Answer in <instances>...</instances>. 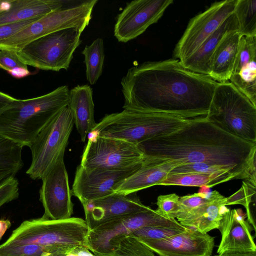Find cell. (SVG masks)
Segmentation results:
<instances>
[{
	"label": "cell",
	"mask_w": 256,
	"mask_h": 256,
	"mask_svg": "<svg viewBox=\"0 0 256 256\" xmlns=\"http://www.w3.org/2000/svg\"><path fill=\"white\" fill-rule=\"evenodd\" d=\"M120 83L124 109L199 116H208L218 84L174 58L131 67Z\"/></svg>",
	"instance_id": "obj_1"
},
{
	"label": "cell",
	"mask_w": 256,
	"mask_h": 256,
	"mask_svg": "<svg viewBox=\"0 0 256 256\" xmlns=\"http://www.w3.org/2000/svg\"><path fill=\"white\" fill-rule=\"evenodd\" d=\"M137 146L144 156L170 160L177 166L205 163L223 168L256 186V143L231 134L207 118Z\"/></svg>",
	"instance_id": "obj_2"
},
{
	"label": "cell",
	"mask_w": 256,
	"mask_h": 256,
	"mask_svg": "<svg viewBox=\"0 0 256 256\" xmlns=\"http://www.w3.org/2000/svg\"><path fill=\"white\" fill-rule=\"evenodd\" d=\"M207 116L124 109L106 115L91 133L138 144L147 140L176 132Z\"/></svg>",
	"instance_id": "obj_3"
},
{
	"label": "cell",
	"mask_w": 256,
	"mask_h": 256,
	"mask_svg": "<svg viewBox=\"0 0 256 256\" xmlns=\"http://www.w3.org/2000/svg\"><path fill=\"white\" fill-rule=\"evenodd\" d=\"M70 92L62 86L38 97L16 99L0 113V136L30 147L51 119L68 105Z\"/></svg>",
	"instance_id": "obj_4"
},
{
	"label": "cell",
	"mask_w": 256,
	"mask_h": 256,
	"mask_svg": "<svg viewBox=\"0 0 256 256\" xmlns=\"http://www.w3.org/2000/svg\"><path fill=\"white\" fill-rule=\"evenodd\" d=\"M88 232L85 220L81 218L52 220L40 218L23 222L1 245L36 244L68 253L76 246H86Z\"/></svg>",
	"instance_id": "obj_5"
},
{
	"label": "cell",
	"mask_w": 256,
	"mask_h": 256,
	"mask_svg": "<svg viewBox=\"0 0 256 256\" xmlns=\"http://www.w3.org/2000/svg\"><path fill=\"white\" fill-rule=\"evenodd\" d=\"M207 119L231 134L256 143V106L230 81L218 82Z\"/></svg>",
	"instance_id": "obj_6"
},
{
	"label": "cell",
	"mask_w": 256,
	"mask_h": 256,
	"mask_svg": "<svg viewBox=\"0 0 256 256\" xmlns=\"http://www.w3.org/2000/svg\"><path fill=\"white\" fill-rule=\"evenodd\" d=\"M74 125L68 106L59 111L38 134L30 146L32 162L26 173L32 180H42L64 158Z\"/></svg>",
	"instance_id": "obj_7"
},
{
	"label": "cell",
	"mask_w": 256,
	"mask_h": 256,
	"mask_svg": "<svg viewBox=\"0 0 256 256\" xmlns=\"http://www.w3.org/2000/svg\"><path fill=\"white\" fill-rule=\"evenodd\" d=\"M84 30L70 28L40 37L16 52L24 64L44 70H67Z\"/></svg>",
	"instance_id": "obj_8"
},
{
	"label": "cell",
	"mask_w": 256,
	"mask_h": 256,
	"mask_svg": "<svg viewBox=\"0 0 256 256\" xmlns=\"http://www.w3.org/2000/svg\"><path fill=\"white\" fill-rule=\"evenodd\" d=\"M146 226H183L176 220L162 216L148 206L146 210L118 217L89 230L86 246L96 256H110L124 238Z\"/></svg>",
	"instance_id": "obj_9"
},
{
	"label": "cell",
	"mask_w": 256,
	"mask_h": 256,
	"mask_svg": "<svg viewBox=\"0 0 256 256\" xmlns=\"http://www.w3.org/2000/svg\"><path fill=\"white\" fill-rule=\"evenodd\" d=\"M96 0L84 1L68 8L52 12L0 42V50L17 52L30 42L49 34L64 28L88 25Z\"/></svg>",
	"instance_id": "obj_10"
},
{
	"label": "cell",
	"mask_w": 256,
	"mask_h": 256,
	"mask_svg": "<svg viewBox=\"0 0 256 256\" xmlns=\"http://www.w3.org/2000/svg\"><path fill=\"white\" fill-rule=\"evenodd\" d=\"M144 159V154L136 144L95 136L89 138L80 165L86 168L122 170L139 164Z\"/></svg>",
	"instance_id": "obj_11"
},
{
	"label": "cell",
	"mask_w": 256,
	"mask_h": 256,
	"mask_svg": "<svg viewBox=\"0 0 256 256\" xmlns=\"http://www.w3.org/2000/svg\"><path fill=\"white\" fill-rule=\"evenodd\" d=\"M236 0L216 2L204 12L191 18L174 48V58L182 62L193 54L222 22L234 12Z\"/></svg>",
	"instance_id": "obj_12"
},
{
	"label": "cell",
	"mask_w": 256,
	"mask_h": 256,
	"mask_svg": "<svg viewBox=\"0 0 256 256\" xmlns=\"http://www.w3.org/2000/svg\"><path fill=\"white\" fill-rule=\"evenodd\" d=\"M122 170L86 168L79 165L72 186V194L82 205L89 201L114 193L118 186L141 166Z\"/></svg>",
	"instance_id": "obj_13"
},
{
	"label": "cell",
	"mask_w": 256,
	"mask_h": 256,
	"mask_svg": "<svg viewBox=\"0 0 256 256\" xmlns=\"http://www.w3.org/2000/svg\"><path fill=\"white\" fill-rule=\"evenodd\" d=\"M173 2V0H136L127 2L117 16L114 36L122 42L136 38L157 22Z\"/></svg>",
	"instance_id": "obj_14"
},
{
	"label": "cell",
	"mask_w": 256,
	"mask_h": 256,
	"mask_svg": "<svg viewBox=\"0 0 256 256\" xmlns=\"http://www.w3.org/2000/svg\"><path fill=\"white\" fill-rule=\"evenodd\" d=\"M42 180L40 200L44 208V214L42 218L52 220L71 218L74 204L64 158L60 160Z\"/></svg>",
	"instance_id": "obj_15"
},
{
	"label": "cell",
	"mask_w": 256,
	"mask_h": 256,
	"mask_svg": "<svg viewBox=\"0 0 256 256\" xmlns=\"http://www.w3.org/2000/svg\"><path fill=\"white\" fill-rule=\"evenodd\" d=\"M214 239L207 233L186 228L166 238L140 240L160 256H211Z\"/></svg>",
	"instance_id": "obj_16"
},
{
	"label": "cell",
	"mask_w": 256,
	"mask_h": 256,
	"mask_svg": "<svg viewBox=\"0 0 256 256\" xmlns=\"http://www.w3.org/2000/svg\"><path fill=\"white\" fill-rule=\"evenodd\" d=\"M82 206L89 230L118 217L148 208L142 204L136 192L128 194L114 193L89 201Z\"/></svg>",
	"instance_id": "obj_17"
},
{
	"label": "cell",
	"mask_w": 256,
	"mask_h": 256,
	"mask_svg": "<svg viewBox=\"0 0 256 256\" xmlns=\"http://www.w3.org/2000/svg\"><path fill=\"white\" fill-rule=\"evenodd\" d=\"M229 81L256 106V36L241 35Z\"/></svg>",
	"instance_id": "obj_18"
},
{
	"label": "cell",
	"mask_w": 256,
	"mask_h": 256,
	"mask_svg": "<svg viewBox=\"0 0 256 256\" xmlns=\"http://www.w3.org/2000/svg\"><path fill=\"white\" fill-rule=\"evenodd\" d=\"M245 218L240 208L230 210L224 216L218 228L222 236L218 254L226 251H256L252 228Z\"/></svg>",
	"instance_id": "obj_19"
},
{
	"label": "cell",
	"mask_w": 256,
	"mask_h": 256,
	"mask_svg": "<svg viewBox=\"0 0 256 256\" xmlns=\"http://www.w3.org/2000/svg\"><path fill=\"white\" fill-rule=\"evenodd\" d=\"M176 166L172 160L144 156L141 166L118 186L114 193L128 194L159 185Z\"/></svg>",
	"instance_id": "obj_20"
},
{
	"label": "cell",
	"mask_w": 256,
	"mask_h": 256,
	"mask_svg": "<svg viewBox=\"0 0 256 256\" xmlns=\"http://www.w3.org/2000/svg\"><path fill=\"white\" fill-rule=\"evenodd\" d=\"M238 31V24L234 12L230 14L200 45L183 62L187 69L198 74L209 75L212 55L222 38L228 33Z\"/></svg>",
	"instance_id": "obj_21"
},
{
	"label": "cell",
	"mask_w": 256,
	"mask_h": 256,
	"mask_svg": "<svg viewBox=\"0 0 256 256\" xmlns=\"http://www.w3.org/2000/svg\"><path fill=\"white\" fill-rule=\"evenodd\" d=\"M68 106L81 140L84 142L96 124L94 118V106L91 87L87 84L78 85L71 89Z\"/></svg>",
	"instance_id": "obj_22"
},
{
	"label": "cell",
	"mask_w": 256,
	"mask_h": 256,
	"mask_svg": "<svg viewBox=\"0 0 256 256\" xmlns=\"http://www.w3.org/2000/svg\"><path fill=\"white\" fill-rule=\"evenodd\" d=\"M226 198L217 191L192 215L178 222L186 228L203 233L218 228L223 217L230 210L226 206Z\"/></svg>",
	"instance_id": "obj_23"
},
{
	"label": "cell",
	"mask_w": 256,
	"mask_h": 256,
	"mask_svg": "<svg viewBox=\"0 0 256 256\" xmlns=\"http://www.w3.org/2000/svg\"><path fill=\"white\" fill-rule=\"evenodd\" d=\"M240 36L238 31L230 32L222 38L216 49L208 75L214 81L219 83L229 81Z\"/></svg>",
	"instance_id": "obj_24"
},
{
	"label": "cell",
	"mask_w": 256,
	"mask_h": 256,
	"mask_svg": "<svg viewBox=\"0 0 256 256\" xmlns=\"http://www.w3.org/2000/svg\"><path fill=\"white\" fill-rule=\"evenodd\" d=\"M61 0H12L10 8L0 13V25L43 16L63 8Z\"/></svg>",
	"instance_id": "obj_25"
},
{
	"label": "cell",
	"mask_w": 256,
	"mask_h": 256,
	"mask_svg": "<svg viewBox=\"0 0 256 256\" xmlns=\"http://www.w3.org/2000/svg\"><path fill=\"white\" fill-rule=\"evenodd\" d=\"M234 179H236V176L228 172L218 174L196 173L183 174H170L159 185L200 187L203 186H208L212 188L219 184Z\"/></svg>",
	"instance_id": "obj_26"
},
{
	"label": "cell",
	"mask_w": 256,
	"mask_h": 256,
	"mask_svg": "<svg viewBox=\"0 0 256 256\" xmlns=\"http://www.w3.org/2000/svg\"><path fill=\"white\" fill-rule=\"evenodd\" d=\"M84 56L86 78L90 84H94L101 76L104 60V41L97 38L82 52Z\"/></svg>",
	"instance_id": "obj_27"
},
{
	"label": "cell",
	"mask_w": 256,
	"mask_h": 256,
	"mask_svg": "<svg viewBox=\"0 0 256 256\" xmlns=\"http://www.w3.org/2000/svg\"><path fill=\"white\" fill-rule=\"evenodd\" d=\"M234 12L240 34L256 36V0H237Z\"/></svg>",
	"instance_id": "obj_28"
},
{
	"label": "cell",
	"mask_w": 256,
	"mask_h": 256,
	"mask_svg": "<svg viewBox=\"0 0 256 256\" xmlns=\"http://www.w3.org/2000/svg\"><path fill=\"white\" fill-rule=\"evenodd\" d=\"M66 254L36 244H26L10 246L0 245V256H46Z\"/></svg>",
	"instance_id": "obj_29"
},
{
	"label": "cell",
	"mask_w": 256,
	"mask_h": 256,
	"mask_svg": "<svg viewBox=\"0 0 256 256\" xmlns=\"http://www.w3.org/2000/svg\"><path fill=\"white\" fill-rule=\"evenodd\" d=\"M187 228L146 226L133 231L129 236L139 240H158L167 238L184 231Z\"/></svg>",
	"instance_id": "obj_30"
},
{
	"label": "cell",
	"mask_w": 256,
	"mask_h": 256,
	"mask_svg": "<svg viewBox=\"0 0 256 256\" xmlns=\"http://www.w3.org/2000/svg\"><path fill=\"white\" fill-rule=\"evenodd\" d=\"M110 256H156L154 252L138 238L128 236Z\"/></svg>",
	"instance_id": "obj_31"
},
{
	"label": "cell",
	"mask_w": 256,
	"mask_h": 256,
	"mask_svg": "<svg viewBox=\"0 0 256 256\" xmlns=\"http://www.w3.org/2000/svg\"><path fill=\"white\" fill-rule=\"evenodd\" d=\"M256 188H254L243 182L240 188L236 192L226 198V206L241 204L246 210L248 222L252 224L256 230V224L250 210V204L252 202L253 196H255Z\"/></svg>",
	"instance_id": "obj_32"
},
{
	"label": "cell",
	"mask_w": 256,
	"mask_h": 256,
	"mask_svg": "<svg viewBox=\"0 0 256 256\" xmlns=\"http://www.w3.org/2000/svg\"><path fill=\"white\" fill-rule=\"evenodd\" d=\"M228 172L234 175L229 170L214 165L205 163L188 164L174 167L170 172V174H183L196 173L218 174Z\"/></svg>",
	"instance_id": "obj_33"
},
{
	"label": "cell",
	"mask_w": 256,
	"mask_h": 256,
	"mask_svg": "<svg viewBox=\"0 0 256 256\" xmlns=\"http://www.w3.org/2000/svg\"><path fill=\"white\" fill-rule=\"evenodd\" d=\"M180 198L176 194L158 196L156 202L158 208L155 210L164 217L174 219V215L179 208Z\"/></svg>",
	"instance_id": "obj_34"
},
{
	"label": "cell",
	"mask_w": 256,
	"mask_h": 256,
	"mask_svg": "<svg viewBox=\"0 0 256 256\" xmlns=\"http://www.w3.org/2000/svg\"><path fill=\"white\" fill-rule=\"evenodd\" d=\"M18 184L15 176H10L0 182V208L18 197Z\"/></svg>",
	"instance_id": "obj_35"
},
{
	"label": "cell",
	"mask_w": 256,
	"mask_h": 256,
	"mask_svg": "<svg viewBox=\"0 0 256 256\" xmlns=\"http://www.w3.org/2000/svg\"><path fill=\"white\" fill-rule=\"evenodd\" d=\"M42 17L39 16L0 25V42L14 35Z\"/></svg>",
	"instance_id": "obj_36"
},
{
	"label": "cell",
	"mask_w": 256,
	"mask_h": 256,
	"mask_svg": "<svg viewBox=\"0 0 256 256\" xmlns=\"http://www.w3.org/2000/svg\"><path fill=\"white\" fill-rule=\"evenodd\" d=\"M17 68L28 69V66L19 60L16 52L0 50V68L8 72Z\"/></svg>",
	"instance_id": "obj_37"
},
{
	"label": "cell",
	"mask_w": 256,
	"mask_h": 256,
	"mask_svg": "<svg viewBox=\"0 0 256 256\" xmlns=\"http://www.w3.org/2000/svg\"><path fill=\"white\" fill-rule=\"evenodd\" d=\"M65 256H96L86 246H76L68 252Z\"/></svg>",
	"instance_id": "obj_38"
},
{
	"label": "cell",
	"mask_w": 256,
	"mask_h": 256,
	"mask_svg": "<svg viewBox=\"0 0 256 256\" xmlns=\"http://www.w3.org/2000/svg\"><path fill=\"white\" fill-rule=\"evenodd\" d=\"M16 98L0 92V113L11 105Z\"/></svg>",
	"instance_id": "obj_39"
},
{
	"label": "cell",
	"mask_w": 256,
	"mask_h": 256,
	"mask_svg": "<svg viewBox=\"0 0 256 256\" xmlns=\"http://www.w3.org/2000/svg\"><path fill=\"white\" fill-rule=\"evenodd\" d=\"M215 256H256V251L254 252H237L226 251L218 254Z\"/></svg>",
	"instance_id": "obj_40"
},
{
	"label": "cell",
	"mask_w": 256,
	"mask_h": 256,
	"mask_svg": "<svg viewBox=\"0 0 256 256\" xmlns=\"http://www.w3.org/2000/svg\"><path fill=\"white\" fill-rule=\"evenodd\" d=\"M12 76L16 78H22L30 74V72L28 69L17 68L8 72Z\"/></svg>",
	"instance_id": "obj_41"
},
{
	"label": "cell",
	"mask_w": 256,
	"mask_h": 256,
	"mask_svg": "<svg viewBox=\"0 0 256 256\" xmlns=\"http://www.w3.org/2000/svg\"><path fill=\"white\" fill-rule=\"evenodd\" d=\"M11 225L12 223L8 220L0 219V240Z\"/></svg>",
	"instance_id": "obj_42"
},
{
	"label": "cell",
	"mask_w": 256,
	"mask_h": 256,
	"mask_svg": "<svg viewBox=\"0 0 256 256\" xmlns=\"http://www.w3.org/2000/svg\"><path fill=\"white\" fill-rule=\"evenodd\" d=\"M12 0H0V13L8 10L10 6Z\"/></svg>",
	"instance_id": "obj_43"
},
{
	"label": "cell",
	"mask_w": 256,
	"mask_h": 256,
	"mask_svg": "<svg viewBox=\"0 0 256 256\" xmlns=\"http://www.w3.org/2000/svg\"><path fill=\"white\" fill-rule=\"evenodd\" d=\"M66 254H54L46 256H65Z\"/></svg>",
	"instance_id": "obj_44"
}]
</instances>
